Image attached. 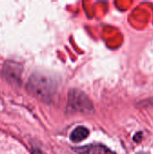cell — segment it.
<instances>
[{
  "mask_svg": "<svg viewBox=\"0 0 153 154\" xmlns=\"http://www.w3.org/2000/svg\"><path fill=\"white\" fill-rule=\"evenodd\" d=\"M32 91L42 99H50L56 91V85L50 79L43 76H34L31 79Z\"/></svg>",
  "mask_w": 153,
  "mask_h": 154,
  "instance_id": "cell-1",
  "label": "cell"
},
{
  "mask_svg": "<svg viewBox=\"0 0 153 154\" xmlns=\"http://www.w3.org/2000/svg\"><path fill=\"white\" fill-rule=\"evenodd\" d=\"M69 106L77 112L80 113H92L94 106L89 97L81 90L71 89L69 93Z\"/></svg>",
  "mask_w": 153,
  "mask_h": 154,
  "instance_id": "cell-2",
  "label": "cell"
},
{
  "mask_svg": "<svg viewBox=\"0 0 153 154\" xmlns=\"http://www.w3.org/2000/svg\"><path fill=\"white\" fill-rule=\"evenodd\" d=\"M81 152L86 154H115L107 147L101 144H94L88 147H85L80 150Z\"/></svg>",
  "mask_w": 153,
  "mask_h": 154,
  "instance_id": "cell-3",
  "label": "cell"
},
{
  "mask_svg": "<svg viewBox=\"0 0 153 154\" xmlns=\"http://www.w3.org/2000/svg\"><path fill=\"white\" fill-rule=\"evenodd\" d=\"M88 134H89V132L86 127L78 126L72 131V133L70 134V139L74 143H79V142L85 140L87 137Z\"/></svg>",
  "mask_w": 153,
  "mask_h": 154,
  "instance_id": "cell-4",
  "label": "cell"
}]
</instances>
